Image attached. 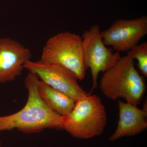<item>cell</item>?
Here are the masks:
<instances>
[{
	"label": "cell",
	"instance_id": "5b68a950",
	"mask_svg": "<svg viewBox=\"0 0 147 147\" xmlns=\"http://www.w3.org/2000/svg\"><path fill=\"white\" fill-rule=\"evenodd\" d=\"M84 61L87 69L90 68L92 80L90 92L97 88L99 72L104 73L115 65L120 59V53H114L102 42L101 31L97 24L85 31L82 36Z\"/></svg>",
	"mask_w": 147,
	"mask_h": 147
},
{
	"label": "cell",
	"instance_id": "ba28073f",
	"mask_svg": "<svg viewBox=\"0 0 147 147\" xmlns=\"http://www.w3.org/2000/svg\"><path fill=\"white\" fill-rule=\"evenodd\" d=\"M32 56L30 50L20 42L9 37L0 38V84L21 75Z\"/></svg>",
	"mask_w": 147,
	"mask_h": 147
},
{
	"label": "cell",
	"instance_id": "52a82bcc",
	"mask_svg": "<svg viewBox=\"0 0 147 147\" xmlns=\"http://www.w3.org/2000/svg\"><path fill=\"white\" fill-rule=\"evenodd\" d=\"M147 34V18L118 19L108 28L101 32L102 42L116 52H127L139 44Z\"/></svg>",
	"mask_w": 147,
	"mask_h": 147
},
{
	"label": "cell",
	"instance_id": "9c48e42d",
	"mask_svg": "<svg viewBox=\"0 0 147 147\" xmlns=\"http://www.w3.org/2000/svg\"><path fill=\"white\" fill-rule=\"evenodd\" d=\"M119 119L115 131L109 139L114 142L122 137H130L141 133L147 127V109L118 100Z\"/></svg>",
	"mask_w": 147,
	"mask_h": 147
},
{
	"label": "cell",
	"instance_id": "6da1fadb",
	"mask_svg": "<svg viewBox=\"0 0 147 147\" xmlns=\"http://www.w3.org/2000/svg\"><path fill=\"white\" fill-rule=\"evenodd\" d=\"M38 80L35 74L29 72L27 75L25 81L28 93L26 103L16 113L0 116V131L16 129L32 133L47 128L63 129L61 116L48 107L40 96Z\"/></svg>",
	"mask_w": 147,
	"mask_h": 147
},
{
	"label": "cell",
	"instance_id": "277c9868",
	"mask_svg": "<svg viewBox=\"0 0 147 147\" xmlns=\"http://www.w3.org/2000/svg\"><path fill=\"white\" fill-rule=\"evenodd\" d=\"M40 60L63 67L78 80L86 76L82 38L76 34L65 31L51 37L43 47Z\"/></svg>",
	"mask_w": 147,
	"mask_h": 147
},
{
	"label": "cell",
	"instance_id": "8fae6325",
	"mask_svg": "<svg viewBox=\"0 0 147 147\" xmlns=\"http://www.w3.org/2000/svg\"><path fill=\"white\" fill-rule=\"evenodd\" d=\"M133 60L136 59L137 67L143 76L147 77V42H144L134 46L127 53Z\"/></svg>",
	"mask_w": 147,
	"mask_h": 147
},
{
	"label": "cell",
	"instance_id": "3957f363",
	"mask_svg": "<svg viewBox=\"0 0 147 147\" xmlns=\"http://www.w3.org/2000/svg\"><path fill=\"white\" fill-rule=\"evenodd\" d=\"M63 129L72 137L87 139L100 136L107 122L105 106L97 95L89 94L75 102L67 115L61 116Z\"/></svg>",
	"mask_w": 147,
	"mask_h": 147
},
{
	"label": "cell",
	"instance_id": "30bf717a",
	"mask_svg": "<svg viewBox=\"0 0 147 147\" xmlns=\"http://www.w3.org/2000/svg\"><path fill=\"white\" fill-rule=\"evenodd\" d=\"M38 89L40 96L46 105L61 116L67 115L74 107L75 101L70 96L40 80L38 83Z\"/></svg>",
	"mask_w": 147,
	"mask_h": 147
},
{
	"label": "cell",
	"instance_id": "8992f818",
	"mask_svg": "<svg viewBox=\"0 0 147 147\" xmlns=\"http://www.w3.org/2000/svg\"><path fill=\"white\" fill-rule=\"evenodd\" d=\"M24 68L35 74L48 86L67 95L75 102L89 94L79 85L76 76L61 66L40 60H30L25 63Z\"/></svg>",
	"mask_w": 147,
	"mask_h": 147
},
{
	"label": "cell",
	"instance_id": "7c38bea8",
	"mask_svg": "<svg viewBox=\"0 0 147 147\" xmlns=\"http://www.w3.org/2000/svg\"><path fill=\"white\" fill-rule=\"evenodd\" d=\"M1 139H0V147H1Z\"/></svg>",
	"mask_w": 147,
	"mask_h": 147
},
{
	"label": "cell",
	"instance_id": "7a4b0ae2",
	"mask_svg": "<svg viewBox=\"0 0 147 147\" xmlns=\"http://www.w3.org/2000/svg\"><path fill=\"white\" fill-rule=\"evenodd\" d=\"M99 87L109 99L121 98L135 105L141 103L146 90L144 77L135 68L134 60L127 55L103 73Z\"/></svg>",
	"mask_w": 147,
	"mask_h": 147
}]
</instances>
